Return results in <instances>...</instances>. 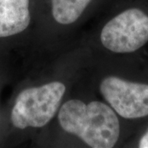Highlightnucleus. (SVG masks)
Instances as JSON below:
<instances>
[{
  "label": "nucleus",
  "instance_id": "7",
  "mask_svg": "<svg viewBox=\"0 0 148 148\" xmlns=\"http://www.w3.org/2000/svg\"><path fill=\"white\" fill-rule=\"evenodd\" d=\"M137 147L139 148H148V126L138 139Z\"/></svg>",
  "mask_w": 148,
  "mask_h": 148
},
{
  "label": "nucleus",
  "instance_id": "6",
  "mask_svg": "<svg viewBox=\"0 0 148 148\" xmlns=\"http://www.w3.org/2000/svg\"><path fill=\"white\" fill-rule=\"evenodd\" d=\"M91 0H51L54 20L62 25L77 21Z\"/></svg>",
  "mask_w": 148,
  "mask_h": 148
},
{
  "label": "nucleus",
  "instance_id": "4",
  "mask_svg": "<svg viewBox=\"0 0 148 148\" xmlns=\"http://www.w3.org/2000/svg\"><path fill=\"white\" fill-rule=\"evenodd\" d=\"M101 95L119 116L127 120L148 118V82L109 76L101 82Z\"/></svg>",
  "mask_w": 148,
  "mask_h": 148
},
{
  "label": "nucleus",
  "instance_id": "1",
  "mask_svg": "<svg viewBox=\"0 0 148 148\" xmlns=\"http://www.w3.org/2000/svg\"><path fill=\"white\" fill-rule=\"evenodd\" d=\"M119 115L109 105L100 101L86 104L73 99L58 111L61 127L93 148L115 147L121 134Z\"/></svg>",
  "mask_w": 148,
  "mask_h": 148
},
{
  "label": "nucleus",
  "instance_id": "2",
  "mask_svg": "<svg viewBox=\"0 0 148 148\" xmlns=\"http://www.w3.org/2000/svg\"><path fill=\"white\" fill-rule=\"evenodd\" d=\"M65 91V85L60 82H52L21 91L11 113L13 126L25 129L46 125L58 112Z\"/></svg>",
  "mask_w": 148,
  "mask_h": 148
},
{
  "label": "nucleus",
  "instance_id": "3",
  "mask_svg": "<svg viewBox=\"0 0 148 148\" xmlns=\"http://www.w3.org/2000/svg\"><path fill=\"white\" fill-rule=\"evenodd\" d=\"M101 40L104 47L119 54H131L148 44V12L138 7L126 8L103 27Z\"/></svg>",
  "mask_w": 148,
  "mask_h": 148
},
{
  "label": "nucleus",
  "instance_id": "5",
  "mask_svg": "<svg viewBox=\"0 0 148 148\" xmlns=\"http://www.w3.org/2000/svg\"><path fill=\"white\" fill-rule=\"evenodd\" d=\"M30 21L29 0H0V38L21 33Z\"/></svg>",
  "mask_w": 148,
  "mask_h": 148
}]
</instances>
